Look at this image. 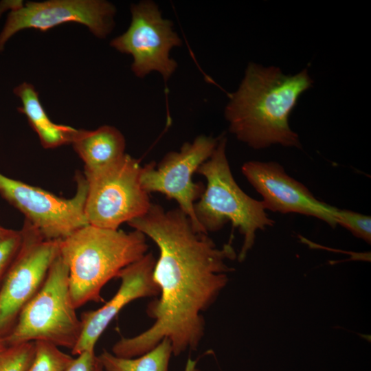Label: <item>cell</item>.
Segmentation results:
<instances>
[{"mask_svg":"<svg viewBox=\"0 0 371 371\" xmlns=\"http://www.w3.org/2000/svg\"><path fill=\"white\" fill-rule=\"evenodd\" d=\"M227 138L218 137L210 158L197 173L206 180L205 189L194 204V214L205 232H216L230 222L243 236L238 255L243 261L254 243L256 232L272 226L262 202L247 195L238 185L231 171L226 154Z\"/></svg>","mask_w":371,"mask_h":371,"instance_id":"277c9868","label":"cell"},{"mask_svg":"<svg viewBox=\"0 0 371 371\" xmlns=\"http://www.w3.org/2000/svg\"><path fill=\"white\" fill-rule=\"evenodd\" d=\"M102 371H104V370H102Z\"/></svg>","mask_w":371,"mask_h":371,"instance_id":"d4e9b609","label":"cell"},{"mask_svg":"<svg viewBox=\"0 0 371 371\" xmlns=\"http://www.w3.org/2000/svg\"><path fill=\"white\" fill-rule=\"evenodd\" d=\"M74 358L49 341H35L34 357L25 371H63Z\"/></svg>","mask_w":371,"mask_h":371,"instance_id":"e0dca14e","label":"cell"},{"mask_svg":"<svg viewBox=\"0 0 371 371\" xmlns=\"http://www.w3.org/2000/svg\"><path fill=\"white\" fill-rule=\"evenodd\" d=\"M23 5L21 1H3L0 2V15L8 9L12 11L21 8Z\"/></svg>","mask_w":371,"mask_h":371,"instance_id":"7402d4cb","label":"cell"},{"mask_svg":"<svg viewBox=\"0 0 371 371\" xmlns=\"http://www.w3.org/2000/svg\"><path fill=\"white\" fill-rule=\"evenodd\" d=\"M76 310L69 269L59 254L42 286L23 306L5 337L7 346L43 340L71 350L80 339L82 327Z\"/></svg>","mask_w":371,"mask_h":371,"instance_id":"5b68a950","label":"cell"},{"mask_svg":"<svg viewBox=\"0 0 371 371\" xmlns=\"http://www.w3.org/2000/svg\"><path fill=\"white\" fill-rule=\"evenodd\" d=\"M156 258L147 252L139 260L122 269L117 278L120 286L115 294L102 307L81 315L82 333L73 355L95 350V346L111 322L120 311L133 300L157 296L159 291L153 278Z\"/></svg>","mask_w":371,"mask_h":371,"instance_id":"4fadbf2b","label":"cell"},{"mask_svg":"<svg viewBox=\"0 0 371 371\" xmlns=\"http://www.w3.org/2000/svg\"><path fill=\"white\" fill-rule=\"evenodd\" d=\"M13 92L22 102L18 111L26 116L44 148H54L71 144L78 129L53 122L44 110L32 85L23 82L16 86Z\"/></svg>","mask_w":371,"mask_h":371,"instance_id":"9a60e30c","label":"cell"},{"mask_svg":"<svg viewBox=\"0 0 371 371\" xmlns=\"http://www.w3.org/2000/svg\"><path fill=\"white\" fill-rule=\"evenodd\" d=\"M76 192L65 199L0 172V194L19 210L44 238L62 240L88 225L85 215L87 182L76 174Z\"/></svg>","mask_w":371,"mask_h":371,"instance_id":"9c48e42d","label":"cell"},{"mask_svg":"<svg viewBox=\"0 0 371 371\" xmlns=\"http://www.w3.org/2000/svg\"><path fill=\"white\" fill-rule=\"evenodd\" d=\"M12 229L5 228L0 225V238L7 235Z\"/></svg>","mask_w":371,"mask_h":371,"instance_id":"cb8c5ba5","label":"cell"},{"mask_svg":"<svg viewBox=\"0 0 371 371\" xmlns=\"http://www.w3.org/2000/svg\"><path fill=\"white\" fill-rule=\"evenodd\" d=\"M21 242L0 288V336L5 338L23 306L44 283L60 254V240H49L25 219Z\"/></svg>","mask_w":371,"mask_h":371,"instance_id":"52a82bcc","label":"cell"},{"mask_svg":"<svg viewBox=\"0 0 371 371\" xmlns=\"http://www.w3.org/2000/svg\"><path fill=\"white\" fill-rule=\"evenodd\" d=\"M34 354V341L8 346L0 353V371H25Z\"/></svg>","mask_w":371,"mask_h":371,"instance_id":"ac0fdd59","label":"cell"},{"mask_svg":"<svg viewBox=\"0 0 371 371\" xmlns=\"http://www.w3.org/2000/svg\"><path fill=\"white\" fill-rule=\"evenodd\" d=\"M172 355L171 342L164 338L150 351L136 357H120L106 350L98 357L104 371H168Z\"/></svg>","mask_w":371,"mask_h":371,"instance_id":"2e32d148","label":"cell"},{"mask_svg":"<svg viewBox=\"0 0 371 371\" xmlns=\"http://www.w3.org/2000/svg\"><path fill=\"white\" fill-rule=\"evenodd\" d=\"M304 69L285 75L276 67L250 63L236 92L225 109L229 131L254 149L273 144L300 148L298 135L289 117L299 97L313 85Z\"/></svg>","mask_w":371,"mask_h":371,"instance_id":"7a4b0ae2","label":"cell"},{"mask_svg":"<svg viewBox=\"0 0 371 371\" xmlns=\"http://www.w3.org/2000/svg\"><path fill=\"white\" fill-rule=\"evenodd\" d=\"M131 21L122 34L110 43L117 51L130 54L131 70L142 78L152 71L159 73L165 81L174 74L177 63L170 54L182 45L172 22L162 17L158 5L145 0L131 5Z\"/></svg>","mask_w":371,"mask_h":371,"instance_id":"ba28073f","label":"cell"},{"mask_svg":"<svg viewBox=\"0 0 371 371\" xmlns=\"http://www.w3.org/2000/svg\"><path fill=\"white\" fill-rule=\"evenodd\" d=\"M71 144L84 162L85 175L108 168L126 155L124 135L109 125L91 131L78 129Z\"/></svg>","mask_w":371,"mask_h":371,"instance_id":"5bb4252c","label":"cell"},{"mask_svg":"<svg viewBox=\"0 0 371 371\" xmlns=\"http://www.w3.org/2000/svg\"><path fill=\"white\" fill-rule=\"evenodd\" d=\"M128 224L159 249L153 278L159 294L146 309L154 319L152 326L134 337H121L111 353L136 357L164 338L170 341L175 356L196 350L204 335L203 313L215 302L233 270L226 260L236 258L234 248L230 243L218 248L208 234L194 229L179 207L166 210L152 203L144 215Z\"/></svg>","mask_w":371,"mask_h":371,"instance_id":"6da1fadb","label":"cell"},{"mask_svg":"<svg viewBox=\"0 0 371 371\" xmlns=\"http://www.w3.org/2000/svg\"><path fill=\"white\" fill-rule=\"evenodd\" d=\"M8 347L5 338L0 336V353Z\"/></svg>","mask_w":371,"mask_h":371,"instance_id":"603a6c76","label":"cell"},{"mask_svg":"<svg viewBox=\"0 0 371 371\" xmlns=\"http://www.w3.org/2000/svg\"><path fill=\"white\" fill-rule=\"evenodd\" d=\"M218 140V137L200 135L192 142H185L179 150L167 153L157 165L152 161L142 167L143 189L148 194L159 192L175 200L199 232L206 233L196 218L194 206L205 185L194 182L193 175L212 155Z\"/></svg>","mask_w":371,"mask_h":371,"instance_id":"30bf717a","label":"cell"},{"mask_svg":"<svg viewBox=\"0 0 371 371\" xmlns=\"http://www.w3.org/2000/svg\"><path fill=\"white\" fill-rule=\"evenodd\" d=\"M115 12L113 4L102 0L28 2L8 14L0 32V52L21 30L32 28L45 32L68 22L82 24L96 37L105 38L114 27Z\"/></svg>","mask_w":371,"mask_h":371,"instance_id":"8fae6325","label":"cell"},{"mask_svg":"<svg viewBox=\"0 0 371 371\" xmlns=\"http://www.w3.org/2000/svg\"><path fill=\"white\" fill-rule=\"evenodd\" d=\"M21 242V231L12 229L0 238V288Z\"/></svg>","mask_w":371,"mask_h":371,"instance_id":"ffe728a7","label":"cell"},{"mask_svg":"<svg viewBox=\"0 0 371 371\" xmlns=\"http://www.w3.org/2000/svg\"><path fill=\"white\" fill-rule=\"evenodd\" d=\"M102 370L95 351H91L77 355L63 371H102Z\"/></svg>","mask_w":371,"mask_h":371,"instance_id":"44dd1931","label":"cell"},{"mask_svg":"<svg viewBox=\"0 0 371 371\" xmlns=\"http://www.w3.org/2000/svg\"><path fill=\"white\" fill-rule=\"evenodd\" d=\"M142 167L126 154L108 168L84 174L87 182L84 211L89 225L118 229L148 211L152 203L141 184Z\"/></svg>","mask_w":371,"mask_h":371,"instance_id":"8992f818","label":"cell"},{"mask_svg":"<svg viewBox=\"0 0 371 371\" xmlns=\"http://www.w3.org/2000/svg\"><path fill=\"white\" fill-rule=\"evenodd\" d=\"M242 172L261 195L265 210L282 214L296 213L320 219L330 226L337 225L334 207L317 199L309 190L294 179L276 162H245Z\"/></svg>","mask_w":371,"mask_h":371,"instance_id":"7c38bea8","label":"cell"},{"mask_svg":"<svg viewBox=\"0 0 371 371\" xmlns=\"http://www.w3.org/2000/svg\"><path fill=\"white\" fill-rule=\"evenodd\" d=\"M332 214L336 225H342L355 236L367 243H370L371 218L370 216L335 207Z\"/></svg>","mask_w":371,"mask_h":371,"instance_id":"d6986e66","label":"cell"},{"mask_svg":"<svg viewBox=\"0 0 371 371\" xmlns=\"http://www.w3.org/2000/svg\"><path fill=\"white\" fill-rule=\"evenodd\" d=\"M146 236L87 225L60 241V256L69 269V288L76 308L88 302L104 301L103 286L147 252Z\"/></svg>","mask_w":371,"mask_h":371,"instance_id":"3957f363","label":"cell"}]
</instances>
